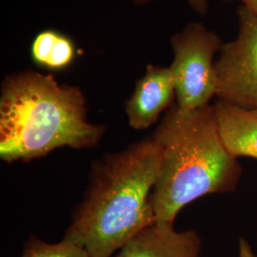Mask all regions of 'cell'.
<instances>
[{
  "label": "cell",
  "instance_id": "obj_6",
  "mask_svg": "<svg viewBox=\"0 0 257 257\" xmlns=\"http://www.w3.org/2000/svg\"><path fill=\"white\" fill-rule=\"evenodd\" d=\"M175 82L170 68L148 65L146 73L137 81L125 102L128 125L138 131L150 128L175 104Z\"/></svg>",
  "mask_w": 257,
  "mask_h": 257
},
{
  "label": "cell",
  "instance_id": "obj_4",
  "mask_svg": "<svg viewBox=\"0 0 257 257\" xmlns=\"http://www.w3.org/2000/svg\"><path fill=\"white\" fill-rule=\"evenodd\" d=\"M174 60L170 70L175 82L176 104L196 110L210 105L216 93L214 55L223 42L201 23L191 22L171 38Z\"/></svg>",
  "mask_w": 257,
  "mask_h": 257
},
{
  "label": "cell",
  "instance_id": "obj_7",
  "mask_svg": "<svg viewBox=\"0 0 257 257\" xmlns=\"http://www.w3.org/2000/svg\"><path fill=\"white\" fill-rule=\"evenodd\" d=\"M202 242L194 230H175L174 223L155 222L140 230L114 257H200Z\"/></svg>",
  "mask_w": 257,
  "mask_h": 257
},
{
  "label": "cell",
  "instance_id": "obj_5",
  "mask_svg": "<svg viewBox=\"0 0 257 257\" xmlns=\"http://www.w3.org/2000/svg\"><path fill=\"white\" fill-rule=\"evenodd\" d=\"M238 33L223 44L214 63L218 101L257 110V17L241 6Z\"/></svg>",
  "mask_w": 257,
  "mask_h": 257
},
{
  "label": "cell",
  "instance_id": "obj_1",
  "mask_svg": "<svg viewBox=\"0 0 257 257\" xmlns=\"http://www.w3.org/2000/svg\"><path fill=\"white\" fill-rule=\"evenodd\" d=\"M161 166L162 151L153 137L94 160L83 200L62 239L92 257L116 253L156 222L151 197Z\"/></svg>",
  "mask_w": 257,
  "mask_h": 257
},
{
  "label": "cell",
  "instance_id": "obj_8",
  "mask_svg": "<svg viewBox=\"0 0 257 257\" xmlns=\"http://www.w3.org/2000/svg\"><path fill=\"white\" fill-rule=\"evenodd\" d=\"M221 138L230 155L257 159V110L218 101L213 105Z\"/></svg>",
  "mask_w": 257,
  "mask_h": 257
},
{
  "label": "cell",
  "instance_id": "obj_3",
  "mask_svg": "<svg viewBox=\"0 0 257 257\" xmlns=\"http://www.w3.org/2000/svg\"><path fill=\"white\" fill-rule=\"evenodd\" d=\"M153 138L162 151L151 197L156 222L175 224L188 204L208 194L235 191L242 168L222 140L213 105L186 110L175 103Z\"/></svg>",
  "mask_w": 257,
  "mask_h": 257
},
{
  "label": "cell",
  "instance_id": "obj_2",
  "mask_svg": "<svg viewBox=\"0 0 257 257\" xmlns=\"http://www.w3.org/2000/svg\"><path fill=\"white\" fill-rule=\"evenodd\" d=\"M103 125L87 120L86 99L76 87L51 74L24 71L7 75L0 94V157L30 161L55 149L95 147Z\"/></svg>",
  "mask_w": 257,
  "mask_h": 257
},
{
  "label": "cell",
  "instance_id": "obj_12",
  "mask_svg": "<svg viewBox=\"0 0 257 257\" xmlns=\"http://www.w3.org/2000/svg\"><path fill=\"white\" fill-rule=\"evenodd\" d=\"M223 1H238L243 7L247 8L248 11H250L253 15H255L257 17V0H223Z\"/></svg>",
  "mask_w": 257,
  "mask_h": 257
},
{
  "label": "cell",
  "instance_id": "obj_9",
  "mask_svg": "<svg viewBox=\"0 0 257 257\" xmlns=\"http://www.w3.org/2000/svg\"><path fill=\"white\" fill-rule=\"evenodd\" d=\"M77 55L74 41L55 30L40 32L32 42L31 57L35 64L50 71H62Z\"/></svg>",
  "mask_w": 257,
  "mask_h": 257
},
{
  "label": "cell",
  "instance_id": "obj_11",
  "mask_svg": "<svg viewBox=\"0 0 257 257\" xmlns=\"http://www.w3.org/2000/svg\"><path fill=\"white\" fill-rule=\"evenodd\" d=\"M153 0H135V4L137 5H142L146 4L148 2H151ZM190 4V6L193 8L197 14L200 16H205L208 13L209 10V4L208 0H187Z\"/></svg>",
  "mask_w": 257,
  "mask_h": 257
},
{
  "label": "cell",
  "instance_id": "obj_13",
  "mask_svg": "<svg viewBox=\"0 0 257 257\" xmlns=\"http://www.w3.org/2000/svg\"><path fill=\"white\" fill-rule=\"evenodd\" d=\"M240 257H257L252 253L248 244L243 239L240 240Z\"/></svg>",
  "mask_w": 257,
  "mask_h": 257
},
{
  "label": "cell",
  "instance_id": "obj_10",
  "mask_svg": "<svg viewBox=\"0 0 257 257\" xmlns=\"http://www.w3.org/2000/svg\"><path fill=\"white\" fill-rule=\"evenodd\" d=\"M21 257H92L84 248L62 239L48 243L36 236L28 239Z\"/></svg>",
  "mask_w": 257,
  "mask_h": 257
}]
</instances>
